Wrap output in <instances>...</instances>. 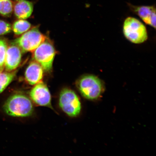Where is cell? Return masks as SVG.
<instances>
[{
  "label": "cell",
  "mask_w": 156,
  "mask_h": 156,
  "mask_svg": "<svg viewBox=\"0 0 156 156\" xmlns=\"http://www.w3.org/2000/svg\"><path fill=\"white\" fill-rule=\"evenodd\" d=\"M123 32L125 37L133 44H142L148 38L147 31L145 25L133 17H128L125 20Z\"/></svg>",
  "instance_id": "3"
},
{
  "label": "cell",
  "mask_w": 156,
  "mask_h": 156,
  "mask_svg": "<svg viewBox=\"0 0 156 156\" xmlns=\"http://www.w3.org/2000/svg\"><path fill=\"white\" fill-rule=\"evenodd\" d=\"M32 52L34 60L42 66L44 71H51L56 51L53 44L49 41L46 39Z\"/></svg>",
  "instance_id": "4"
},
{
  "label": "cell",
  "mask_w": 156,
  "mask_h": 156,
  "mask_svg": "<svg viewBox=\"0 0 156 156\" xmlns=\"http://www.w3.org/2000/svg\"><path fill=\"white\" fill-rule=\"evenodd\" d=\"M46 39V37L37 28H34L16 39L13 43L20 48L22 52H32Z\"/></svg>",
  "instance_id": "6"
},
{
  "label": "cell",
  "mask_w": 156,
  "mask_h": 156,
  "mask_svg": "<svg viewBox=\"0 0 156 156\" xmlns=\"http://www.w3.org/2000/svg\"><path fill=\"white\" fill-rule=\"evenodd\" d=\"M133 12L146 24L156 28V8L154 6H136L128 4Z\"/></svg>",
  "instance_id": "8"
},
{
  "label": "cell",
  "mask_w": 156,
  "mask_h": 156,
  "mask_svg": "<svg viewBox=\"0 0 156 156\" xmlns=\"http://www.w3.org/2000/svg\"><path fill=\"white\" fill-rule=\"evenodd\" d=\"M76 85L82 95L90 100H97L104 91V85L98 77L93 75L82 76L78 80Z\"/></svg>",
  "instance_id": "2"
},
{
  "label": "cell",
  "mask_w": 156,
  "mask_h": 156,
  "mask_svg": "<svg viewBox=\"0 0 156 156\" xmlns=\"http://www.w3.org/2000/svg\"><path fill=\"white\" fill-rule=\"evenodd\" d=\"M31 98L37 105L52 108L51 96L47 86L41 82L37 83L30 93Z\"/></svg>",
  "instance_id": "7"
},
{
  "label": "cell",
  "mask_w": 156,
  "mask_h": 156,
  "mask_svg": "<svg viewBox=\"0 0 156 156\" xmlns=\"http://www.w3.org/2000/svg\"><path fill=\"white\" fill-rule=\"evenodd\" d=\"M59 105L62 110L69 116L76 117L80 113V101L77 95L71 89L66 88L61 91Z\"/></svg>",
  "instance_id": "5"
},
{
  "label": "cell",
  "mask_w": 156,
  "mask_h": 156,
  "mask_svg": "<svg viewBox=\"0 0 156 156\" xmlns=\"http://www.w3.org/2000/svg\"><path fill=\"white\" fill-rule=\"evenodd\" d=\"M22 52L20 48L14 43L8 46L5 63L6 71H13L19 67L21 61Z\"/></svg>",
  "instance_id": "9"
},
{
  "label": "cell",
  "mask_w": 156,
  "mask_h": 156,
  "mask_svg": "<svg viewBox=\"0 0 156 156\" xmlns=\"http://www.w3.org/2000/svg\"><path fill=\"white\" fill-rule=\"evenodd\" d=\"M44 69L40 64L34 60L30 62L25 73V79L29 84L34 85L42 82Z\"/></svg>",
  "instance_id": "10"
},
{
  "label": "cell",
  "mask_w": 156,
  "mask_h": 156,
  "mask_svg": "<svg viewBox=\"0 0 156 156\" xmlns=\"http://www.w3.org/2000/svg\"><path fill=\"white\" fill-rule=\"evenodd\" d=\"M15 71H0V94L5 90L12 81L16 75Z\"/></svg>",
  "instance_id": "12"
},
{
  "label": "cell",
  "mask_w": 156,
  "mask_h": 156,
  "mask_svg": "<svg viewBox=\"0 0 156 156\" xmlns=\"http://www.w3.org/2000/svg\"><path fill=\"white\" fill-rule=\"evenodd\" d=\"M8 47L7 43L5 39L0 38V71L5 68L6 54Z\"/></svg>",
  "instance_id": "15"
},
{
  "label": "cell",
  "mask_w": 156,
  "mask_h": 156,
  "mask_svg": "<svg viewBox=\"0 0 156 156\" xmlns=\"http://www.w3.org/2000/svg\"><path fill=\"white\" fill-rule=\"evenodd\" d=\"M31 24L24 19H20L13 24L12 29L13 32L17 35H21L27 32L30 28Z\"/></svg>",
  "instance_id": "13"
},
{
  "label": "cell",
  "mask_w": 156,
  "mask_h": 156,
  "mask_svg": "<svg viewBox=\"0 0 156 156\" xmlns=\"http://www.w3.org/2000/svg\"><path fill=\"white\" fill-rule=\"evenodd\" d=\"M11 26L9 23L0 20V36L9 34L11 32Z\"/></svg>",
  "instance_id": "16"
},
{
  "label": "cell",
  "mask_w": 156,
  "mask_h": 156,
  "mask_svg": "<svg viewBox=\"0 0 156 156\" xmlns=\"http://www.w3.org/2000/svg\"><path fill=\"white\" fill-rule=\"evenodd\" d=\"M3 109L9 115L15 117L30 116L34 110L30 99L26 95L20 94L10 97L4 105Z\"/></svg>",
  "instance_id": "1"
},
{
  "label": "cell",
  "mask_w": 156,
  "mask_h": 156,
  "mask_svg": "<svg viewBox=\"0 0 156 156\" xmlns=\"http://www.w3.org/2000/svg\"><path fill=\"white\" fill-rule=\"evenodd\" d=\"M33 10V3L27 0H15L13 3V11L19 19L28 18L32 15Z\"/></svg>",
  "instance_id": "11"
},
{
  "label": "cell",
  "mask_w": 156,
  "mask_h": 156,
  "mask_svg": "<svg viewBox=\"0 0 156 156\" xmlns=\"http://www.w3.org/2000/svg\"><path fill=\"white\" fill-rule=\"evenodd\" d=\"M13 3L11 0H0V14L10 16L13 12Z\"/></svg>",
  "instance_id": "14"
}]
</instances>
